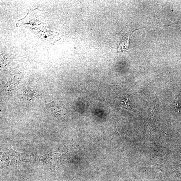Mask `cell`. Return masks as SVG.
<instances>
[{"instance_id":"2","label":"cell","mask_w":181,"mask_h":181,"mask_svg":"<svg viewBox=\"0 0 181 181\" xmlns=\"http://www.w3.org/2000/svg\"><path fill=\"white\" fill-rule=\"evenodd\" d=\"M47 107L51 111L52 115L55 116H62L66 114V111L64 108L62 106L53 104H50L47 105Z\"/></svg>"},{"instance_id":"1","label":"cell","mask_w":181,"mask_h":181,"mask_svg":"<svg viewBox=\"0 0 181 181\" xmlns=\"http://www.w3.org/2000/svg\"><path fill=\"white\" fill-rule=\"evenodd\" d=\"M33 31L41 38L47 40L53 44L60 39L58 33L51 31L44 28H40Z\"/></svg>"},{"instance_id":"3","label":"cell","mask_w":181,"mask_h":181,"mask_svg":"<svg viewBox=\"0 0 181 181\" xmlns=\"http://www.w3.org/2000/svg\"><path fill=\"white\" fill-rule=\"evenodd\" d=\"M133 109L131 107L128 101V99L126 98L122 101L121 104V107L120 111L122 110H126L128 111H132Z\"/></svg>"},{"instance_id":"4","label":"cell","mask_w":181,"mask_h":181,"mask_svg":"<svg viewBox=\"0 0 181 181\" xmlns=\"http://www.w3.org/2000/svg\"><path fill=\"white\" fill-rule=\"evenodd\" d=\"M23 95L26 99L28 98V99L31 100L37 97V93L34 91H25L24 92Z\"/></svg>"}]
</instances>
